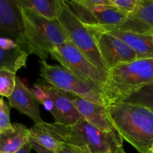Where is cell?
<instances>
[{
  "label": "cell",
  "mask_w": 153,
  "mask_h": 153,
  "mask_svg": "<svg viewBox=\"0 0 153 153\" xmlns=\"http://www.w3.org/2000/svg\"><path fill=\"white\" fill-rule=\"evenodd\" d=\"M105 33L120 39L137 54V59L153 58V34L110 31Z\"/></svg>",
  "instance_id": "cell-14"
},
{
  "label": "cell",
  "mask_w": 153,
  "mask_h": 153,
  "mask_svg": "<svg viewBox=\"0 0 153 153\" xmlns=\"http://www.w3.org/2000/svg\"><path fill=\"white\" fill-rule=\"evenodd\" d=\"M12 125V128L0 132V153H16L29 142V129L25 126Z\"/></svg>",
  "instance_id": "cell-15"
},
{
  "label": "cell",
  "mask_w": 153,
  "mask_h": 153,
  "mask_svg": "<svg viewBox=\"0 0 153 153\" xmlns=\"http://www.w3.org/2000/svg\"><path fill=\"white\" fill-rule=\"evenodd\" d=\"M10 108L3 97H0V132L13 128L10 120Z\"/></svg>",
  "instance_id": "cell-21"
},
{
  "label": "cell",
  "mask_w": 153,
  "mask_h": 153,
  "mask_svg": "<svg viewBox=\"0 0 153 153\" xmlns=\"http://www.w3.org/2000/svg\"><path fill=\"white\" fill-rule=\"evenodd\" d=\"M123 102L141 105L153 111V82L133 94Z\"/></svg>",
  "instance_id": "cell-18"
},
{
  "label": "cell",
  "mask_w": 153,
  "mask_h": 153,
  "mask_svg": "<svg viewBox=\"0 0 153 153\" xmlns=\"http://www.w3.org/2000/svg\"><path fill=\"white\" fill-rule=\"evenodd\" d=\"M31 91L38 102L52 114L55 123L70 126L82 120L71 94L58 89L43 79L35 82Z\"/></svg>",
  "instance_id": "cell-5"
},
{
  "label": "cell",
  "mask_w": 153,
  "mask_h": 153,
  "mask_svg": "<svg viewBox=\"0 0 153 153\" xmlns=\"http://www.w3.org/2000/svg\"><path fill=\"white\" fill-rule=\"evenodd\" d=\"M28 55L21 47L13 49L0 47V70H9L16 73L22 67H26Z\"/></svg>",
  "instance_id": "cell-16"
},
{
  "label": "cell",
  "mask_w": 153,
  "mask_h": 153,
  "mask_svg": "<svg viewBox=\"0 0 153 153\" xmlns=\"http://www.w3.org/2000/svg\"><path fill=\"white\" fill-rule=\"evenodd\" d=\"M22 7L31 8L46 19H58L61 10V0H18Z\"/></svg>",
  "instance_id": "cell-17"
},
{
  "label": "cell",
  "mask_w": 153,
  "mask_h": 153,
  "mask_svg": "<svg viewBox=\"0 0 153 153\" xmlns=\"http://www.w3.org/2000/svg\"><path fill=\"white\" fill-rule=\"evenodd\" d=\"M153 82V58L137 59L119 64L109 70L102 90L105 106L125 101Z\"/></svg>",
  "instance_id": "cell-2"
},
{
  "label": "cell",
  "mask_w": 153,
  "mask_h": 153,
  "mask_svg": "<svg viewBox=\"0 0 153 153\" xmlns=\"http://www.w3.org/2000/svg\"><path fill=\"white\" fill-rule=\"evenodd\" d=\"M20 7L29 54H34L42 61H46L55 47L71 41L59 19L50 20L40 16L33 9Z\"/></svg>",
  "instance_id": "cell-4"
},
{
  "label": "cell",
  "mask_w": 153,
  "mask_h": 153,
  "mask_svg": "<svg viewBox=\"0 0 153 153\" xmlns=\"http://www.w3.org/2000/svg\"><path fill=\"white\" fill-rule=\"evenodd\" d=\"M16 73L9 70H0V97H10L16 85Z\"/></svg>",
  "instance_id": "cell-20"
},
{
  "label": "cell",
  "mask_w": 153,
  "mask_h": 153,
  "mask_svg": "<svg viewBox=\"0 0 153 153\" xmlns=\"http://www.w3.org/2000/svg\"><path fill=\"white\" fill-rule=\"evenodd\" d=\"M50 55L54 60L58 61L62 67L81 79L94 84L102 92L107 76L100 72L71 41L55 47Z\"/></svg>",
  "instance_id": "cell-8"
},
{
  "label": "cell",
  "mask_w": 153,
  "mask_h": 153,
  "mask_svg": "<svg viewBox=\"0 0 153 153\" xmlns=\"http://www.w3.org/2000/svg\"><path fill=\"white\" fill-rule=\"evenodd\" d=\"M114 153H126V152L125 150L123 149V147H121L120 149H118V150L117 151V152H115Z\"/></svg>",
  "instance_id": "cell-28"
},
{
  "label": "cell",
  "mask_w": 153,
  "mask_h": 153,
  "mask_svg": "<svg viewBox=\"0 0 153 153\" xmlns=\"http://www.w3.org/2000/svg\"><path fill=\"white\" fill-rule=\"evenodd\" d=\"M71 98L82 119L105 132L117 131L108 114L105 106L72 94Z\"/></svg>",
  "instance_id": "cell-12"
},
{
  "label": "cell",
  "mask_w": 153,
  "mask_h": 153,
  "mask_svg": "<svg viewBox=\"0 0 153 153\" xmlns=\"http://www.w3.org/2000/svg\"><path fill=\"white\" fill-rule=\"evenodd\" d=\"M58 19L69 34L72 43L108 77V71L99 52L94 36L78 18L67 1L61 0V10Z\"/></svg>",
  "instance_id": "cell-7"
},
{
  "label": "cell",
  "mask_w": 153,
  "mask_h": 153,
  "mask_svg": "<svg viewBox=\"0 0 153 153\" xmlns=\"http://www.w3.org/2000/svg\"><path fill=\"white\" fill-rule=\"evenodd\" d=\"M32 149V147H31V145L30 143V142H28V143L24 145L20 149L17 151L16 153H30L31 150Z\"/></svg>",
  "instance_id": "cell-27"
},
{
  "label": "cell",
  "mask_w": 153,
  "mask_h": 153,
  "mask_svg": "<svg viewBox=\"0 0 153 153\" xmlns=\"http://www.w3.org/2000/svg\"><path fill=\"white\" fill-rule=\"evenodd\" d=\"M80 4L86 7H93L100 5H111L113 6L111 0H78Z\"/></svg>",
  "instance_id": "cell-24"
},
{
  "label": "cell",
  "mask_w": 153,
  "mask_h": 153,
  "mask_svg": "<svg viewBox=\"0 0 153 153\" xmlns=\"http://www.w3.org/2000/svg\"><path fill=\"white\" fill-rule=\"evenodd\" d=\"M152 152H153V151H152Z\"/></svg>",
  "instance_id": "cell-31"
},
{
  "label": "cell",
  "mask_w": 153,
  "mask_h": 153,
  "mask_svg": "<svg viewBox=\"0 0 153 153\" xmlns=\"http://www.w3.org/2000/svg\"><path fill=\"white\" fill-rule=\"evenodd\" d=\"M113 6L131 16L136 10L138 0H111Z\"/></svg>",
  "instance_id": "cell-22"
},
{
  "label": "cell",
  "mask_w": 153,
  "mask_h": 153,
  "mask_svg": "<svg viewBox=\"0 0 153 153\" xmlns=\"http://www.w3.org/2000/svg\"><path fill=\"white\" fill-rule=\"evenodd\" d=\"M40 76L47 83L67 94L105 106L102 92L94 84L81 79L64 67L50 65L46 61L40 60Z\"/></svg>",
  "instance_id": "cell-6"
},
{
  "label": "cell",
  "mask_w": 153,
  "mask_h": 153,
  "mask_svg": "<svg viewBox=\"0 0 153 153\" xmlns=\"http://www.w3.org/2000/svg\"><path fill=\"white\" fill-rule=\"evenodd\" d=\"M29 142L31 143L32 149L35 150L37 153H56L55 151L47 149V148L41 146L39 143H37V142L34 141V140H31L29 139Z\"/></svg>",
  "instance_id": "cell-26"
},
{
  "label": "cell",
  "mask_w": 153,
  "mask_h": 153,
  "mask_svg": "<svg viewBox=\"0 0 153 153\" xmlns=\"http://www.w3.org/2000/svg\"><path fill=\"white\" fill-rule=\"evenodd\" d=\"M10 107L14 108L21 114L27 115L35 124L43 123L39 110V102L25 84L16 77V85L10 97L7 98Z\"/></svg>",
  "instance_id": "cell-13"
},
{
  "label": "cell",
  "mask_w": 153,
  "mask_h": 153,
  "mask_svg": "<svg viewBox=\"0 0 153 153\" xmlns=\"http://www.w3.org/2000/svg\"><path fill=\"white\" fill-rule=\"evenodd\" d=\"M131 16L140 19L153 28V0H138L136 10Z\"/></svg>",
  "instance_id": "cell-19"
},
{
  "label": "cell",
  "mask_w": 153,
  "mask_h": 153,
  "mask_svg": "<svg viewBox=\"0 0 153 153\" xmlns=\"http://www.w3.org/2000/svg\"><path fill=\"white\" fill-rule=\"evenodd\" d=\"M108 114L123 140L139 152L149 153L153 146V111L135 103L120 102L106 106Z\"/></svg>",
  "instance_id": "cell-1"
},
{
  "label": "cell",
  "mask_w": 153,
  "mask_h": 153,
  "mask_svg": "<svg viewBox=\"0 0 153 153\" xmlns=\"http://www.w3.org/2000/svg\"><path fill=\"white\" fill-rule=\"evenodd\" d=\"M152 151H153V146H152Z\"/></svg>",
  "instance_id": "cell-29"
},
{
  "label": "cell",
  "mask_w": 153,
  "mask_h": 153,
  "mask_svg": "<svg viewBox=\"0 0 153 153\" xmlns=\"http://www.w3.org/2000/svg\"><path fill=\"white\" fill-rule=\"evenodd\" d=\"M71 8L85 25L114 26L126 22L130 16L111 5L89 7L80 4L78 0L67 1Z\"/></svg>",
  "instance_id": "cell-11"
},
{
  "label": "cell",
  "mask_w": 153,
  "mask_h": 153,
  "mask_svg": "<svg viewBox=\"0 0 153 153\" xmlns=\"http://www.w3.org/2000/svg\"><path fill=\"white\" fill-rule=\"evenodd\" d=\"M55 141L85 147L91 153H114L123 147V139L118 131L105 132L84 119L75 125L43 123Z\"/></svg>",
  "instance_id": "cell-3"
},
{
  "label": "cell",
  "mask_w": 153,
  "mask_h": 153,
  "mask_svg": "<svg viewBox=\"0 0 153 153\" xmlns=\"http://www.w3.org/2000/svg\"><path fill=\"white\" fill-rule=\"evenodd\" d=\"M0 38L12 40L29 54L23 15L18 0H0Z\"/></svg>",
  "instance_id": "cell-9"
},
{
  "label": "cell",
  "mask_w": 153,
  "mask_h": 153,
  "mask_svg": "<svg viewBox=\"0 0 153 153\" xmlns=\"http://www.w3.org/2000/svg\"><path fill=\"white\" fill-rule=\"evenodd\" d=\"M0 47L4 49H13L20 46L10 39L0 38Z\"/></svg>",
  "instance_id": "cell-25"
},
{
  "label": "cell",
  "mask_w": 153,
  "mask_h": 153,
  "mask_svg": "<svg viewBox=\"0 0 153 153\" xmlns=\"http://www.w3.org/2000/svg\"><path fill=\"white\" fill-rule=\"evenodd\" d=\"M56 153H91L85 147L66 143H59L55 149Z\"/></svg>",
  "instance_id": "cell-23"
},
{
  "label": "cell",
  "mask_w": 153,
  "mask_h": 153,
  "mask_svg": "<svg viewBox=\"0 0 153 153\" xmlns=\"http://www.w3.org/2000/svg\"><path fill=\"white\" fill-rule=\"evenodd\" d=\"M88 29L95 39L99 52L108 72L119 64L137 60L135 52L120 39L108 33Z\"/></svg>",
  "instance_id": "cell-10"
},
{
  "label": "cell",
  "mask_w": 153,
  "mask_h": 153,
  "mask_svg": "<svg viewBox=\"0 0 153 153\" xmlns=\"http://www.w3.org/2000/svg\"><path fill=\"white\" fill-rule=\"evenodd\" d=\"M149 153H153V152H152H152H149Z\"/></svg>",
  "instance_id": "cell-30"
}]
</instances>
